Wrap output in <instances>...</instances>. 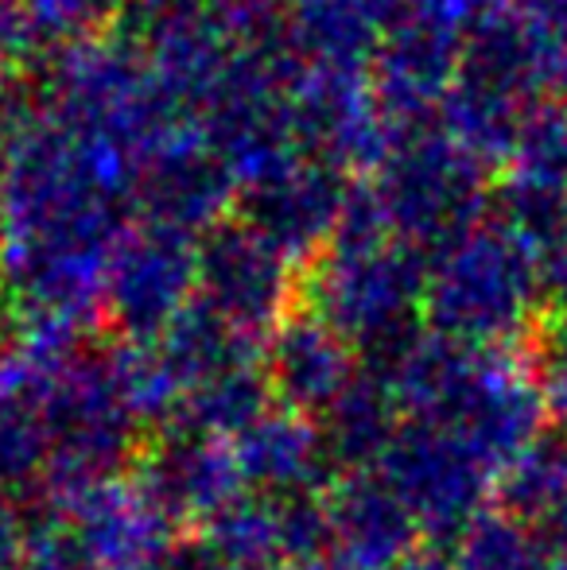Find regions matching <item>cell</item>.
Returning <instances> with one entry per match:
<instances>
[{
    "label": "cell",
    "instance_id": "obj_5",
    "mask_svg": "<svg viewBox=\"0 0 567 570\" xmlns=\"http://www.w3.org/2000/svg\"><path fill=\"white\" fill-rule=\"evenodd\" d=\"M567 489V435H540L509 462L501 481V504L509 517L532 524L529 517H548Z\"/></svg>",
    "mask_w": 567,
    "mask_h": 570
},
{
    "label": "cell",
    "instance_id": "obj_3",
    "mask_svg": "<svg viewBox=\"0 0 567 570\" xmlns=\"http://www.w3.org/2000/svg\"><path fill=\"white\" fill-rule=\"evenodd\" d=\"M326 520H331V551L339 570H389L401 556H409L417 532V520L389 489V481L373 485L365 478L339 489Z\"/></svg>",
    "mask_w": 567,
    "mask_h": 570
},
{
    "label": "cell",
    "instance_id": "obj_10",
    "mask_svg": "<svg viewBox=\"0 0 567 570\" xmlns=\"http://www.w3.org/2000/svg\"><path fill=\"white\" fill-rule=\"evenodd\" d=\"M389 570H454V567L447 563V559L439 556V551L424 548V551H409V556H401Z\"/></svg>",
    "mask_w": 567,
    "mask_h": 570
},
{
    "label": "cell",
    "instance_id": "obj_1",
    "mask_svg": "<svg viewBox=\"0 0 567 570\" xmlns=\"http://www.w3.org/2000/svg\"><path fill=\"white\" fill-rule=\"evenodd\" d=\"M385 481L420 524H470L486 462L459 435L420 423L385 451Z\"/></svg>",
    "mask_w": 567,
    "mask_h": 570
},
{
    "label": "cell",
    "instance_id": "obj_6",
    "mask_svg": "<svg viewBox=\"0 0 567 570\" xmlns=\"http://www.w3.org/2000/svg\"><path fill=\"white\" fill-rule=\"evenodd\" d=\"M454 570H548L540 563V540L517 517H475L462 528Z\"/></svg>",
    "mask_w": 567,
    "mask_h": 570
},
{
    "label": "cell",
    "instance_id": "obj_2",
    "mask_svg": "<svg viewBox=\"0 0 567 570\" xmlns=\"http://www.w3.org/2000/svg\"><path fill=\"white\" fill-rule=\"evenodd\" d=\"M242 465L214 435L175 431L156 454L144 458L140 497L164 520L218 517L234 493Z\"/></svg>",
    "mask_w": 567,
    "mask_h": 570
},
{
    "label": "cell",
    "instance_id": "obj_9",
    "mask_svg": "<svg viewBox=\"0 0 567 570\" xmlns=\"http://www.w3.org/2000/svg\"><path fill=\"white\" fill-rule=\"evenodd\" d=\"M16 548H20V524L12 520V512L0 504V570L12 563Z\"/></svg>",
    "mask_w": 567,
    "mask_h": 570
},
{
    "label": "cell",
    "instance_id": "obj_8",
    "mask_svg": "<svg viewBox=\"0 0 567 570\" xmlns=\"http://www.w3.org/2000/svg\"><path fill=\"white\" fill-rule=\"evenodd\" d=\"M545 543L567 556V489H564L560 501H556L553 509H548V517H545Z\"/></svg>",
    "mask_w": 567,
    "mask_h": 570
},
{
    "label": "cell",
    "instance_id": "obj_4",
    "mask_svg": "<svg viewBox=\"0 0 567 570\" xmlns=\"http://www.w3.org/2000/svg\"><path fill=\"white\" fill-rule=\"evenodd\" d=\"M326 446L319 431H311L295 415H261L250 431H245L242 446H237V465L245 478L265 485L268 493L281 497H303L319 481L323 470Z\"/></svg>",
    "mask_w": 567,
    "mask_h": 570
},
{
    "label": "cell",
    "instance_id": "obj_7",
    "mask_svg": "<svg viewBox=\"0 0 567 570\" xmlns=\"http://www.w3.org/2000/svg\"><path fill=\"white\" fill-rule=\"evenodd\" d=\"M393 396H358L342 392L331 407V454L342 462H362L393 446Z\"/></svg>",
    "mask_w": 567,
    "mask_h": 570
}]
</instances>
